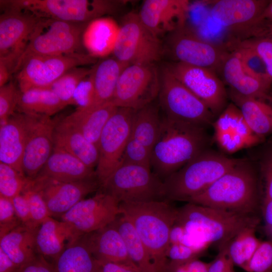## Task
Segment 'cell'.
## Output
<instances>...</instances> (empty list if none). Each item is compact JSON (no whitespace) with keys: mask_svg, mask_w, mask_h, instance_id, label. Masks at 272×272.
<instances>
[{"mask_svg":"<svg viewBox=\"0 0 272 272\" xmlns=\"http://www.w3.org/2000/svg\"><path fill=\"white\" fill-rule=\"evenodd\" d=\"M24 114L27 133L22 166L25 175L34 179L53 151L54 131L58 121L46 115Z\"/></svg>","mask_w":272,"mask_h":272,"instance_id":"obj_17","label":"cell"},{"mask_svg":"<svg viewBox=\"0 0 272 272\" xmlns=\"http://www.w3.org/2000/svg\"><path fill=\"white\" fill-rule=\"evenodd\" d=\"M256 21H263L272 23V1H270L262 14Z\"/></svg>","mask_w":272,"mask_h":272,"instance_id":"obj_60","label":"cell"},{"mask_svg":"<svg viewBox=\"0 0 272 272\" xmlns=\"http://www.w3.org/2000/svg\"><path fill=\"white\" fill-rule=\"evenodd\" d=\"M16 214L22 224L35 227L32 223L28 200L24 194L21 193L11 199Z\"/></svg>","mask_w":272,"mask_h":272,"instance_id":"obj_52","label":"cell"},{"mask_svg":"<svg viewBox=\"0 0 272 272\" xmlns=\"http://www.w3.org/2000/svg\"><path fill=\"white\" fill-rule=\"evenodd\" d=\"M120 214L131 223L157 272H165L171 229L177 214L170 200L121 202Z\"/></svg>","mask_w":272,"mask_h":272,"instance_id":"obj_1","label":"cell"},{"mask_svg":"<svg viewBox=\"0 0 272 272\" xmlns=\"http://www.w3.org/2000/svg\"><path fill=\"white\" fill-rule=\"evenodd\" d=\"M269 2L268 0H218L212 7L211 15L222 26L245 36Z\"/></svg>","mask_w":272,"mask_h":272,"instance_id":"obj_23","label":"cell"},{"mask_svg":"<svg viewBox=\"0 0 272 272\" xmlns=\"http://www.w3.org/2000/svg\"><path fill=\"white\" fill-rule=\"evenodd\" d=\"M259 219L254 215L222 210L187 202L177 208L175 222L209 247L224 246L243 229L257 227Z\"/></svg>","mask_w":272,"mask_h":272,"instance_id":"obj_3","label":"cell"},{"mask_svg":"<svg viewBox=\"0 0 272 272\" xmlns=\"http://www.w3.org/2000/svg\"><path fill=\"white\" fill-rule=\"evenodd\" d=\"M11 74L5 63L0 60V87L8 83Z\"/></svg>","mask_w":272,"mask_h":272,"instance_id":"obj_59","label":"cell"},{"mask_svg":"<svg viewBox=\"0 0 272 272\" xmlns=\"http://www.w3.org/2000/svg\"><path fill=\"white\" fill-rule=\"evenodd\" d=\"M241 160L205 150L163 181L165 199L186 202L205 191Z\"/></svg>","mask_w":272,"mask_h":272,"instance_id":"obj_5","label":"cell"},{"mask_svg":"<svg viewBox=\"0 0 272 272\" xmlns=\"http://www.w3.org/2000/svg\"><path fill=\"white\" fill-rule=\"evenodd\" d=\"M111 224L123 237L136 272H157L149 252L128 219L119 214Z\"/></svg>","mask_w":272,"mask_h":272,"instance_id":"obj_36","label":"cell"},{"mask_svg":"<svg viewBox=\"0 0 272 272\" xmlns=\"http://www.w3.org/2000/svg\"><path fill=\"white\" fill-rule=\"evenodd\" d=\"M53 141L54 147L69 153L91 168L96 167L99 156L97 146L61 120L55 127Z\"/></svg>","mask_w":272,"mask_h":272,"instance_id":"obj_31","label":"cell"},{"mask_svg":"<svg viewBox=\"0 0 272 272\" xmlns=\"http://www.w3.org/2000/svg\"><path fill=\"white\" fill-rule=\"evenodd\" d=\"M30 185L41 195L51 217H60L100 187L96 178L62 181L39 175L31 179Z\"/></svg>","mask_w":272,"mask_h":272,"instance_id":"obj_18","label":"cell"},{"mask_svg":"<svg viewBox=\"0 0 272 272\" xmlns=\"http://www.w3.org/2000/svg\"><path fill=\"white\" fill-rule=\"evenodd\" d=\"M164 51L175 61L207 68L218 74L229 50L203 39L185 25L168 34Z\"/></svg>","mask_w":272,"mask_h":272,"instance_id":"obj_11","label":"cell"},{"mask_svg":"<svg viewBox=\"0 0 272 272\" xmlns=\"http://www.w3.org/2000/svg\"><path fill=\"white\" fill-rule=\"evenodd\" d=\"M83 235L71 224L49 217L42 222L37 232V252L53 262Z\"/></svg>","mask_w":272,"mask_h":272,"instance_id":"obj_25","label":"cell"},{"mask_svg":"<svg viewBox=\"0 0 272 272\" xmlns=\"http://www.w3.org/2000/svg\"><path fill=\"white\" fill-rule=\"evenodd\" d=\"M92 71V67H73L46 88L52 90L66 105L73 104V97L77 87Z\"/></svg>","mask_w":272,"mask_h":272,"instance_id":"obj_39","label":"cell"},{"mask_svg":"<svg viewBox=\"0 0 272 272\" xmlns=\"http://www.w3.org/2000/svg\"><path fill=\"white\" fill-rule=\"evenodd\" d=\"M88 24L39 18L14 73L18 72L25 60L33 56L78 52L82 43V34Z\"/></svg>","mask_w":272,"mask_h":272,"instance_id":"obj_7","label":"cell"},{"mask_svg":"<svg viewBox=\"0 0 272 272\" xmlns=\"http://www.w3.org/2000/svg\"><path fill=\"white\" fill-rule=\"evenodd\" d=\"M128 65L114 56L106 58L95 64L93 66L95 97L91 108L111 102L119 77Z\"/></svg>","mask_w":272,"mask_h":272,"instance_id":"obj_33","label":"cell"},{"mask_svg":"<svg viewBox=\"0 0 272 272\" xmlns=\"http://www.w3.org/2000/svg\"><path fill=\"white\" fill-rule=\"evenodd\" d=\"M27 133V122L24 113H15L1 122L0 162L12 167L25 175L22 166Z\"/></svg>","mask_w":272,"mask_h":272,"instance_id":"obj_26","label":"cell"},{"mask_svg":"<svg viewBox=\"0 0 272 272\" xmlns=\"http://www.w3.org/2000/svg\"><path fill=\"white\" fill-rule=\"evenodd\" d=\"M112 54L129 65L155 63L164 54V45L138 13L130 12L122 19Z\"/></svg>","mask_w":272,"mask_h":272,"instance_id":"obj_9","label":"cell"},{"mask_svg":"<svg viewBox=\"0 0 272 272\" xmlns=\"http://www.w3.org/2000/svg\"><path fill=\"white\" fill-rule=\"evenodd\" d=\"M183 244L204 252L209 247L189 233L183 226L176 222L173 224L170 233L169 244Z\"/></svg>","mask_w":272,"mask_h":272,"instance_id":"obj_48","label":"cell"},{"mask_svg":"<svg viewBox=\"0 0 272 272\" xmlns=\"http://www.w3.org/2000/svg\"><path fill=\"white\" fill-rule=\"evenodd\" d=\"M264 230L266 235L269 238V240L272 241V226L265 225Z\"/></svg>","mask_w":272,"mask_h":272,"instance_id":"obj_61","label":"cell"},{"mask_svg":"<svg viewBox=\"0 0 272 272\" xmlns=\"http://www.w3.org/2000/svg\"><path fill=\"white\" fill-rule=\"evenodd\" d=\"M204 252L180 244H169L166 252L168 260L183 262L198 258Z\"/></svg>","mask_w":272,"mask_h":272,"instance_id":"obj_50","label":"cell"},{"mask_svg":"<svg viewBox=\"0 0 272 272\" xmlns=\"http://www.w3.org/2000/svg\"><path fill=\"white\" fill-rule=\"evenodd\" d=\"M209 265L198 258L183 262L168 260L165 272H208Z\"/></svg>","mask_w":272,"mask_h":272,"instance_id":"obj_51","label":"cell"},{"mask_svg":"<svg viewBox=\"0 0 272 272\" xmlns=\"http://www.w3.org/2000/svg\"><path fill=\"white\" fill-rule=\"evenodd\" d=\"M244 270L247 272L272 271V241H261Z\"/></svg>","mask_w":272,"mask_h":272,"instance_id":"obj_44","label":"cell"},{"mask_svg":"<svg viewBox=\"0 0 272 272\" xmlns=\"http://www.w3.org/2000/svg\"><path fill=\"white\" fill-rule=\"evenodd\" d=\"M256 227H247L226 245L227 254L235 265L245 268L261 241L256 236Z\"/></svg>","mask_w":272,"mask_h":272,"instance_id":"obj_38","label":"cell"},{"mask_svg":"<svg viewBox=\"0 0 272 272\" xmlns=\"http://www.w3.org/2000/svg\"><path fill=\"white\" fill-rule=\"evenodd\" d=\"M117 108L111 103L94 108H77L61 121L80 131L98 147L102 131Z\"/></svg>","mask_w":272,"mask_h":272,"instance_id":"obj_30","label":"cell"},{"mask_svg":"<svg viewBox=\"0 0 272 272\" xmlns=\"http://www.w3.org/2000/svg\"><path fill=\"white\" fill-rule=\"evenodd\" d=\"M165 67L200 99L215 117L220 115L228 105V91L215 72L177 61L168 63Z\"/></svg>","mask_w":272,"mask_h":272,"instance_id":"obj_15","label":"cell"},{"mask_svg":"<svg viewBox=\"0 0 272 272\" xmlns=\"http://www.w3.org/2000/svg\"><path fill=\"white\" fill-rule=\"evenodd\" d=\"M96 260V272H136L126 265L112 262Z\"/></svg>","mask_w":272,"mask_h":272,"instance_id":"obj_56","label":"cell"},{"mask_svg":"<svg viewBox=\"0 0 272 272\" xmlns=\"http://www.w3.org/2000/svg\"><path fill=\"white\" fill-rule=\"evenodd\" d=\"M54 272H96V260L80 239L52 262Z\"/></svg>","mask_w":272,"mask_h":272,"instance_id":"obj_37","label":"cell"},{"mask_svg":"<svg viewBox=\"0 0 272 272\" xmlns=\"http://www.w3.org/2000/svg\"><path fill=\"white\" fill-rule=\"evenodd\" d=\"M96 62V58L81 52L30 57L17 72L19 90L24 92L34 88H46L71 69Z\"/></svg>","mask_w":272,"mask_h":272,"instance_id":"obj_14","label":"cell"},{"mask_svg":"<svg viewBox=\"0 0 272 272\" xmlns=\"http://www.w3.org/2000/svg\"><path fill=\"white\" fill-rule=\"evenodd\" d=\"M234 265L227 254L225 245L219 249L216 257L210 262L208 272H234Z\"/></svg>","mask_w":272,"mask_h":272,"instance_id":"obj_53","label":"cell"},{"mask_svg":"<svg viewBox=\"0 0 272 272\" xmlns=\"http://www.w3.org/2000/svg\"><path fill=\"white\" fill-rule=\"evenodd\" d=\"M229 98L240 110L252 131L263 139L272 134V105L266 100L241 95L230 89Z\"/></svg>","mask_w":272,"mask_h":272,"instance_id":"obj_29","label":"cell"},{"mask_svg":"<svg viewBox=\"0 0 272 272\" xmlns=\"http://www.w3.org/2000/svg\"><path fill=\"white\" fill-rule=\"evenodd\" d=\"M20 93L12 82L0 87V122L6 121L15 113Z\"/></svg>","mask_w":272,"mask_h":272,"instance_id":"obj_45","label":"cell"},{"mask_svg":"<svg viewBox=\"0 0 272 272\" xmlns=\"http://www.w3.org/2000/svg\"><path fill=\"white\" fill-rule=\"evenodd\" d=\"M151 150L130 136L120 165H139L151 169Z\"/></svg>","mask_w":272,"mask_h":272,"instance_id":"obj_42","label":"cell"},{"mask_svg":"<svg viewBox=\"0 0 272 272\" xmlns=\"http://www.w3.org/2000/svg\"><path fill=\"white\" fill-rule=\"evenodd\" d=\"M261 178L263 182V202L272 199V144L264 152L260 162Z\"/></svg>","mask_w":272,"mask_h":272,"instance_id":"obj_49","label":"cell"},{"mask_svg":"<svg viewBox=\"0 0 272 272\" xmlns=\"http://www.w3.org/2000/svg\"><path fill=\"white\" fill-rule=\"evenodd\" d=\"M8 7L27 11L38 18H51L75 23H89L112 14L124 5V1L14 0Z\"/></svg>","mask_w":272,"mask_h":272,"instance_id":"obj_6","label":"cell"},{"mask_svg":"<svg viewBox=\"0 0 272 272\" xmlns=\"http://www.w3.org/2000/svg\"><path fill=\"white\" fill-rule=\"evenodd\" d=\"M16 272H54L52 262L38 254L32 260L21 266Z\"/></svg>","mask_w":272,"mask_h":272,"instance_id":"obj_54","label":"cell"},{"mask_svg":"<svg viewBox=\"0 0 272 272\" xmlns=\"http://www.w3.org/2000/svg\"><path fill=\"white\" fill-rule=\"evenodd\" d=\"M120 25L110 17L95 19L85 28L82 44L92 57H106L113 53Z\"/></svg>","mask_w":272,"mask_h":272,"instance_id":"obj_28","label":"cell"},{"mask_svg":"<svg viewBox=\"0 0 272 272\" xmlns=\"http://www.w3.org/2000/svg\"><path fill=\"white\" fill-rule=\"evenodd\" d=\"M219 74L224 84L243 96L266 100L272 88L269 78L253 72L233 49L229 50Z\"/></svg>","mask_w":272,"mask_h":272,"instance_id":"obj_22","label":"cell"},{"mask_svg":"<svg viewBox=\"0 0 272 272\" xmlns=\"http://www.w3.org/2000/svg\"><path fill=\"white\" fill-rule=\"evenodd\" d=\"M262 213L265 225L272 226V199L263 202Z\"/></svg>","mask_w":272,"mask_h":272,"instance_id":"obj_58","label":"cell"},{"mask_svg":"<svg viewBox=\"0 0 272 272\" xmlns=\"http://www.w3.org/2000/svg\"><path fill=\"white\" fill-rule=\"evenodd\" d=\"M119 203L112 196L98 190L94 196L80 201L60 218L85 234L112 223L120 214Z\"/></svg>","mask_w":272,"mask_h":272,"instance_id":"obj_19","label":"cell"},{"mask_svg":"<svg viewBox=\"0 0 272 272\" xmlns=\"http://www.w3.org/2000/svg\"><path fill=\"white\" fill-rule=\"evenodd\" d=\"M19 267L0 248V272H16Z\"/></svg>","mask_w":272,"mask_h":272,"instance_id":"obj_57","label":"cell"},{"mask_svg":"<svg viewBox=\"0 0 272 272\" xmlns=\"http://www.w3.org/2000/svg\"><path fill=\"white\" fill-rule=\"evenodd\" d=\"M189 8L187 0H146L138 14L145 25L160 38L186 25Z\"/></svg>","mask_w":272,"mask_h":272,"instance_id":"obj_20","label":"cell"},{"mask_svg":"<svg viewBox=\"0 0 272 272\" xmlns=\"http://www.w3.org/2000/svg\"><path fill=\"white\" fill-rule=\"evenodd\" d=\"M80 240L95 259L123 264L135 271L123 237L111 223L83 234Z\"/></svg>","mask_w":272,"mask_h":272,"instance_id":"obj_24","label":"cell"},{"mask_svg":"<svg viewBox=\"0 0 272 272\" xmlns=\"http://www.w3.org/2000/svg\"><path fill=\"white\" fill-rule=\"evenodd\" d=\"M30 182L22 194L28 200L33 225L38 228L46 218L51 216L42 197L31 186Z\"/></svg>","mask_w":272,"mask_h":272,"instance_id":"obj_43","label":"cell"},{"mask_svg":"<svg viewBox=\"0 0 272 272\" xmlns=\"http://www.w3.org/2000/svg\"><path fill=\"white\" fill-rule=\"evenodd\" d=\"M38 229L22 224L0 238V248L19 267L39 254L36 246Z\"/></svg>","mask_w":272,"mask_h":272,"instance_id":"obj_32","label":"cell"},{"mask_svg":"<svg viewBox=\"0 0 272 272\" xmlns=\"http://www.w3.org/2000/svg\"><path fill=\"white\" fill-rule=\"evenodd\" d=\"M7 7L0 16V60L12 74L39 18L27 11Z\"/></svg>","mask_w":272,"mask_h":272,"instance_id":"obj_16","label":"cell"},{"mask_svg":"<svg viewBox=\"0 0 272 272\" xmlns=\"http://www.w3.org/2000/svg\"><path fill=\"white\" fill-rule=\"evenodd\" d=\"M21 224L11 199L0 195V238Z\"/></svg>","mask_w":272,"mask_h":272,"instance_id":"obj_47","label":"cell"},{"mask_svg":"<svg viewBox=\"0 0 272 272\" xmlns=\"http://www.w3.org/2000/svg\"><path fill=\"white\" fill-rule=\"evenodd\" d=\"M98 190L119 203L165 199L163 181L151 168L139 165H120Z\"/></svg>","mask_w":272,"mask_h":272,"instance_id":"obj_8","label":"cell"},{"mask_svg":"<svg viewBox=\"0 0 272 272\" xmlns=\"http://www.w3.org/2000/svg\"><path fill=\"white\" fill-rule=\"evenodd\" d=\"M186 202L254 215L258 202L257 176L252 167L241 160L205 191Z\"/></svg>","mask_w":272,"mask_h":272,"instance_id":"obj_4","label":"cell"},{"mask_svg":"<svg viewBox=\"0 0 272 272\" xmlns=\"http://www.w3.org/2000/svg\"><path fill=\"white\" fill-rule=\"evenodd\" d=\"M246 39L252 37H263L272 39V23L256 21L248 32Z\"/></svg>","mask_w":272,"mask_h":272,"instance_id":"obj_55","label":"cell"},{"mask_svg":"<svg viewBox=\"0 0 272 272\" xmlns=\"http://www.w3.org/2000/svg\"><path fill=\"white\" fill-rule=\"evenodd\" d=\"M213 125L217 144L228 153L254 146L263 140L252 131L239 109L232 102L228 104Z\"/></svg>","mask_w":272,"mask_h":272,"instance_id":"obj_21","label":"cell"},{"mask_svg":"<svg viewBox=\"0 0 272 272\" xmlns=\"http://www.w3.org/2000/svg\"><path fill=\"white\" fill-rule=\"evenodd\" d=\"M205 128L163 117L159 138L152 150L151 166L163 181L206 150Z\"/></svg>","mask_w":272,"mask_h":272,"instance_id":"obj_2","label":"cell"},{"mask_svg":"<svg viewBox=\"0 0 272 272\" xmlns=\"http://www.w3.org/2000/svg\"><path fill=\"white\" fill-rule=\"evenodd\" d=\"M160 85L155 63L129 65L122 72L110 103L117 107L140 109L158 97Z\"/></svg>","mask_w":272,"mask_h":272,"instance_id":"obj_12","label":"cell"},{"mask_svg":"<svg viewBox=\"0 0 272 272\" xmlns=\"http://www.w3.org/2000/svg\"><path fill=\"white\" fill-rule=\"evenodd\" d=\"M266 101L272 105V89L269 92Z\"/></svg>","mask_w":272,"mask_h":272,"instance_id":"obj_62","label":"cell"},{"mask_svg":"<svg viewBox=\"0 0 272 272\" xmlns=\"http://www.w3.org/2000/svg\"><path fill=\"white\" fill-rule=\"evenodd\" d=\"M159 106L166 117L206 127L213 124L215 116L196 96L165 67L160 72Z\"/></svg>","mask_w":272,"mask_h":272,"instance_id":"obj_10","label":"cell"},{"mask_svg":"<svg viewBox=\"0 0 272 272\" xmlns=\"http://www.w3.org/2000/svg\"><path fill=\"white\" fill-rule=\"evenodd\" d=\"M135 110L118 107L104 127L98 143L95 173L100 186L119 166L130 138Z\"/></svg>","mask_w":272,"mask_h":272,"instance_id":"obj_13","label":"cell"},{"mask_svg":"<svg viewBox=\"0 0 272 272\" xmlns=\"http://www.w3.org/2000/svg\"><path fill=\"white\" fill-rule=\"evenodd\" d=\"M162 118L160 115L158 106L153 102L135 110L131 138L152 151L161 132Z\"/></svg>","mask_w":272,"mask_h":272,"instance_id":"obj_34","label":"cell"},{"mask_svg":"<svg viewBox=\"0 0 272 272\" xmlns=\"http://www.w3.org/2000/svg\"><path fill=\"white\" fill-rule=\"evenodd\" d=\"M66 106L50 89L34 88L21 92L17 109L21 113L51 117Z\"/></svg>","mask_w":272,"mask_h":272,"instance_id":"obj_35","label":"cell"},{"mask_svg":"<svg viewBox=\"0 0 272 272\" xmlns=\"http://www.w3.org/2000/svg\"><path fill=\"white\" fill-rule=\"evenodd\" d=\"M37 175L62 181L96 178L94 169L69 153L55 147Z\"/></svg>","mask_w":272,"mask_h":272,"instance_id":"obj_27","label":"cell"},{"mask_svg":"<svg viewBox=\"0 0 272 272\" xmlns=\"http://www.w3.org/2000/svg\"><path fill=\"white\" fill-rule=\"evenodd\" d=\"M31 179L0 162V195L12 199L22 193Z\"/></svg>","mask_w":272,"mask_h":272,"instance_id":"obj_40","label":"cell"},{"mask_svg":"<svg viewBox=\"0 0 272 272\" xmlns=\"http://www.w3.org/2000/svg\"><path fill=\"white\" fill-rule=\"evenodd\" d=\"M232 43L250 49L260 58L264 65L266 75L271 81L272 86V39L252 37L240 41H234Z\"/></svg>","mask_w":272,"mask_h":272,"instance_id":"obj_41","label":"cell"},{"mask_svg":"<svg viewBox=\"0 0 272 272\" xmlns=\"http://www.w3.org/2000/svg\"><path fill=\"white\" fill-rule=\"evenodd\" d=\"M94 97L93 66L91 73L84 78L77 87L73 95V103L78 106V108H90L93 105Z\"/></svg>","mask_w":272,"mask_h":272,"instance_id":"obj_46","label":"cell"}]
</instances>
